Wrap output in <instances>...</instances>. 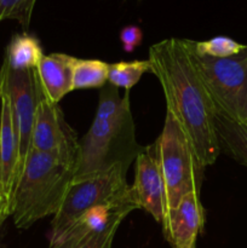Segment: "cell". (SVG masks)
Masks as SVG:
<instances>
[{
	"instance_id": "603a6c76",
	"label": "cell",
	"mask_w": 247,
	"mask_h": 248,
	"mask_svg": "<svg viewBox=\"0 0 247 248\" xmlns=\"http://www.w3.org/2000/svg\"><path fill=\"white\" fill-rule=\"evenodd\" d=\"M188 248H196V245H193V246H190V247H188Z\"/></svg>"
},
{
	"instance_id": "cb8c5ba5",
	"label": "cell",
	"mask_w": 247,
	"mask_h": 248,
	"mask_svg": "<svg viewBox=\"0 0 247 248\" xmlns=\"http://www.w3.org/2000/svg\"><path fill=\"white\" fill-rule=\"evenodd\" d=\"M0 99H1V87H0Z\"/></svg>"
},
{
	"instance_id": "ffe728a7",
	"label": "cell",
	"mask_w": 247,
	"mask_h": 248,
	"mask_svg": "<svg viewBox=\"0 0 247 248\" xmlns=\"http://www.w3.org/2000/svg\"><path fill=\"white\" fill-rule=\"evenodd\" d=\"M143 40V31L137 26H126L120 31V41L125 52L131 53L140 45Z\"/></svg>"
},
{
	"instance_id": "8992f818",
	"label": "cell",
	"mask_w": 247,
	"mask_h": 248,
	"mask_svg": "<svg viewBox=\"0 0 247 248\" xmlns=\"http://www.w3.org/2000/svg\"><path fill=\"white\" fill-rule=\"evenodd\" d=\"M153 145L166 186L169 208L172 210L183 196L194 191L200 193L206 167L200 162L178 121L169 111L164 128Z\"/></svg>"
},
{
	"instance_id": "8fae6325",
	"label": "cell",
	"mask_w": 247,
	"mask_h": 248,
	"mask_svg": "<svg viewBox=\"0 0 247 248\" xmlns=\"http://www.w3.org/2000/svg\"><path fill=\"white\" fill-rule=\"evenodd\" d=\"M0 102V189L12 203V196L19 177L18 140L10 101L2 90Z\"/></svg>"
},
{
	"instance_id": "5bb4252c",
	"label": "cell",
	"mask_w": 247,
	"mask_h": 248,
	"mask_svg": "<svg viewBox=\"0 0 247 248\" xmlns=\"http://www.w3.org/2000/svg\"><path fill=\"white\" fill-rule=\"evenodd\" d=\"M43 57V47L38 39L28 33H22L12 36L4 61L12 69L27 70L36 69Z\"/></svg>"
},
{
	"instance_id": "9a60e30c",
	"label": "cell",
	"mask_w": 247,
	"mask_h": 248,
	"mask_svg": "<svg viewBox=\"0 0 247 248\" xmlns=\"http://www.w3.org/2000/svg\"><path fill=\"white\" fill-rule=\"evenodd\" d=\"M109 64L99 60L77 58L73 67V90L101 89L108 82Z\"/></svg>"
},
{
	"instance_id": "9c48e42d",
	"label": "cell",
	"mask_w": 247,
	"mask_h": 248,
	"mask_svg": "<svg viewBox=\"0 0 247 248\" xmlns=\"http://www.w3.org/2000/svg\"><path fill=\"white\" fill-rule=\"evenodd\" d=\"M139 208L153 216L165 227L169 217V202L164 177L160 171L154 145L150 144L136 157L135 183L131 186Z\"/></svg>"
},
{
	"instance_id": "7c38bea8",
	"label": "cell",
	"mask_w": 247,
	"mask_h": 248,
	"mask_svg": "<svg viewBox=\"0 0 247 248\" xmlns=\"http://www.w3.org/2000/svg\"><path fill=\"white\" fill-rule=\"evenodd\" d=\"M77 57L65 53L44 56L36 67L39 84L44 93L53 103H58L73 91V67Z\"/></svg>"
},
{
	"instance_id": "277c9868",
	"label": "cell",
	"mask_w": 247,
	"mask_h": 248,
	"mask_svg": "<svg viewBox=\"0 0 247 248\" xmlns=\"http://www.w3.org/2000/svg\"><path fill=\"white\" fill-rule=\"evenodd\" d=\"M126 172L125 167L116 165L107 171L73 179L51 223L50 245L67 239L79 220L92 208L137 203L132 188L126 182Z\"/></svg>"
},
{
	"instance_id": "ac0fdd59",
	"label": "cell",
	"mask_w": 247,
	"mask_h": 248,
	"mask_svg": "<svg viewBox=\"0 0 247 248\" xmlns=\"http://www.w3.org/2000/svg\"><path fill=\"white\" fill-rule=\"evenodd\" d=\"M36 0H0V22L15 19L24 29L31 23Z\"/></svg>"
},
{
	"instance_id": "52a82bcc",
	"label": "cell",
	"mask_w": 247,
	"mask_h": 248,
	"mask_svg": "<svg viewBox=\"0 0 247 248\" xmlns=\"http://www.w3.org/2000/svg\"><path fill=\"white\" fill-rule=\"evenodd\" d=\"M0 86L6 93L11 106L12 119L18 140V167L21 176L31 147V132L38 106L39 81L36 70H15L4 61L0 69Z\"/></svg>"
},
{
	"instance_id": "6da1fadb",
	"label": "cell",
	"mask_w": 247,
	"mask_h": 248,
	"mask_svg": "<svg viewBox=\"0 0 247 248\" xmlns=\"http://www.w3.org/2000/svg\"><path fill=\"white\" fill-rule=\"evenodd\" d=\"M152 73L166 99L167 111L178 121L205 167L220 154L215 130L216 109L189 57L185 39L171 38L149 47Z\"/></svg>"
},
{
	"instance_id": "4fadbf2b",
	"label": "cell",
	"mask_w": 247,
	"mask_h": 248,
	"mask_svg": "<svg viewBox=\"0 0 247 248\" xmlns=\"http://www.w3.org/2000/svg\"><path fill=\"white\" fill-rule=\"evenodd\" d=\"M215 130L219 152L247 167V125L216 113Z\"/></svg>"
},
{
	"instance_id": "d6986e66",
	"label": "cell",
	"mask_w": 247,
	"mask_h": 248,
	"mask_svg": "<svg viewBox=\"0 0 247 248\" xmlns=\"http://www.w3.org/2000/svg\"><path fill=\"white\" fill-rule=\"evenodd\" d=\"M126 215H119L114 218L108 227L97 232H90L75 248H111L114 236L119 225L125 219Z\"/></svg>"
},
{
	"instance_id": "3957f363",
	"label": "cell",
	"mask_w": 247,
	"mask_h": 248,
	"mask_svg": "<svg viewBox=\"0 0 247 248\" xmlns=\"http://www.w3.org/2000/svg\"><path fill=\"white\" fill-rule=\"evenodd\" d=\"M75 166L46 153L31 149L17 181L11 216L18 229L58 212L74 179Z\"/></svg>"
},
{
	"instance_id": "e0dca14e",
	"label": "cell",
	"mask_w": 247,
	"mask_h": 248,
	"mask_svg": "<svg viewBox=\"0 0 247 248\" xmlns=\"http://www.w3.org/2000/svg\"><path fill=\"white\" fill-rule=\"evenodd\" d=\"M195 51L199 55L215 58H225L237 55L244 50L245 45L236 43L228 36H215L206 41H195Z\"/></svg>"
},
{
	"instance_id": "7402d4cb",
	"label": "cell",
	"mask_w": 247,
	"mask_h": 248,
	"mask_svg": "<svg viewBox=\"0 0 247 248\" xmlns=\"http://www.w3.org/2000/svg\"><path fill=\"white\" fill-rule=\"evenodd\" d=\"M9 216H11V202L0 189V225L5 222Z\"/></svg>"
},
{
	"instance_id": "2e32d148",
	"label": "cell",
	"mask_w": 247,
	"mask_h": 248,
	"mask_svg": "<svg viewBox=\"0 0 247 248\" xmlns=\"http://www.w3.org/2000/svg\"><path fill=\"white\" fill-rule=\"evenodd\" d=\"M152 73L149 61H132L109 64L108 82L118 89L130 91L140 80L143 74Z\"/></svg>"
},
{
	"instance_id": "5b68a950",
	"label": "cell",
	"mask_w": 247,
	"mask_h": 248,
	"mask_svg": "<svg viewBox=\"0 0 247 248\" xmlns=\"http://www.w3.org/2000/svg\"><path fill=\"white\" fill-rule=\"evenodd\" d=\"M185 43L216 113L247 125V45L232 57L215 58L199 55L195 41L185 39Z\"/></svg>"
},
{
	"instance_id": "ba28073f",
	"label": "cell",
	"mask_w": 247,
	"mask_h": 248,
	"mask_svg": "<svg viewBox=\"0 0 247 248\" xmlns=\"http://www.w3.org/2000/svg\"><path fill=\"white\" fill-rule=\"evenodd\" d=\"M31 145V149L50 154L67 164L77 165L79 155L77 132L68 125L58 103H53L46 97L40 84Z\"/></svg>"
},
{
	"instance_id": "7a4b0ae2",
	"label": "cell",
	"mask_w": 247,
	"mask_h": 248,
	"mask_svg": "<svg viewBox=\"0 0 247 248\" xmlns=\"http://www.w3.org/2000/svg\"><path fill=\"white\" fill-rule=\"evenodd\" d=\"M143 149L136 140L130 91L121 98L118 87L108 82L101 90L91 127L79 142L74 178L107 171L116 165L127 170Z\"/></svg>"
},
{
	"instance_id": "30bf717a",
	"label": "cell",
	"mask_w": 247,
	"mask_h": 248,
	"mask_svg": "<svg viewBox=\"0 0 247 248\" xmlns=\"http://www.w3.org/2000/svg\"><path fill=\"white\" fill-rule=\"evenodd\" d=\"M206 211L200 193L194 191L183 196L178 205L170 210L165 227V237L173 248H188L196 245V237L202 230Z\"/></svg>"
},
{
	"instance_id": "44dd1931",
	"label": "cell",
	"mask_w": 247,
	"mask_h": 248,
	"mask_svg": "<svg viewBox=\"0 0 247 248\" xmlns=\"http://www.w3.org/2000/svg\"><path fill=\"white\" fill-rule=\"evenodd\" d=\"M89 232L90 230L87 229L85 225L77 224V227L73 229V232H70V235L67 237V239L63 240V241L60 242V244L50 245V247L48 248H75L77 246V244L84 239V236H86Z\"/></svg>"
}]
</instances>
